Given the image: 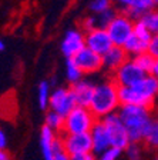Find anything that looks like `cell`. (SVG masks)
Returning a JSON list of instances; mask_svg holds the SVG:
<instances>
[{
	"mask_svg": "<svg viewBox=\"0 0 158 160\" xmlns=\"http://www.w3.org/2000/svg\"><path fill=\"white\" fill-rule=\"evenodd\" d=\"M127 60H128V56L124 52V49L122 47H117V46H113L107 53L101 56L103 67L107 72H113V73L117 69H120Z\"/></svg>",
	"mask_w": 158,
	"mask_h": 160,
	"instance_id": "17",
	"label": "cell"
},
{
	"mask_svg": "<svg viewBox=\"0 0 158 160\" xmlns=\"http://www.w3.org/2000/svg\"><path fill=\"white\" fill-rule=\"evenodd\" d=\"M120 9L125 12V16H128L132 22H138L145 13H148L154 9L152 0H115Z\"/></svg>",
	"mask_w": 158,
	"mask_h": 160,
	"instance_id": "12",
	"label": "cell"
},
{
	"mask_svg": "<svg viewBox=\"0 0 158 160\" xmlns=\"http://www.w3.org/2000/svg\"><path fill=\"white\" fill-rule=\"evenodd\" d=\"M132 60H134L135 64H137V66H138L145 74H151V70H152V66H154L155 60L152 59L147 52H145V53L138 54V56H135Z\"/></svg>",
	"mask_w": 158,
	"mask_h": 160,
	"instance_id": "22",
	"label": "cell"
},
{
	"mask_svg": "<svg viewBox=\"0 0 158 160\" xmlns=\"http://www.w3.org/2000/svg\"><path fill=\"white\" fill-rule=\"evenodd\" d=\"M151 76H154L158 80V60L154 62V66H152V70H151Z\"/></svg>",
	"mask_w": 158,
	"mask_h": 160,
	"instance_id": "36",
	"label": "cell"
},
{
	"mask_svg": "<svg viewBox=\"0 0 158 160\" xmlns=\"http://www.w3.org/2000/svg\"><path fill=\"white\" fill-rule=\"evenodd\" d=\"M147 53H148L154 60H158V34H157V36H152L151 37Z\"/></svg>",
	"mask_w": 158,
	"mask_h": 160,
	"instance_id": "30",
	"label": "cell"
},
{
	"mask_svg": "<svg viewBox=\"0 0 158 160\" xmlns=\"http://www.w3.org/2000/svg\"><path fill=\"white\" fill-rule=\"evenodd\" d=\"M121 150L114 149V147H108L107 150H104L101 154L97 156V160H120L121 157Z\"/></svg>",
	"mask_w": 158,
	"mask_h": 160,
	"instance_id": "29",
	"label": "cell"
},
{
	"mask_svg": "<svg viewBox=\"0 0 158 160\" xmlns=\"http://www.w3.org/2000/svg\"><path fill=\"white\" fill-rule=\"evenodd\" d=\"M81 70L76 66V63L73 62V59H67V63H66V77H67V82L71 84L77 83L81 80Z\"/></svg>",
	"mask_w": 158,
	"mask_h": 160,
	"instance_id": "23",
	"label": "cell"
},
{
	"mask_svg": "<svg viewBox=\"0 0 158 160\" xmlns=\"http://www.w3.org/2000/svg\"><path fill=\"white\" fill-rule=\"evenodd\" d=\"M89 9L96 16V14H100L105 10L111 9V0H91L89 4Z\"/></svg>",
	"mask_w": 158,
	"mask_h": 160,
	"instance_id": "26",
	"label": "cell"
},
{
	"mask_svg": "<svg viewBox=\"0 0 158 160\" xmlns=\"http://www.w3.org/2000/svg\"><path fill=\"white\" fill-rule=\"evenodd\" d=\"M63 150L70 156L91 152V139L89 133L81 134H64L61 137Z\"/></svg>",
	"mask_w": 158,
	"mask_h": 160,
	"instance_id": "10",
	"label": "cell"
},
{
	"mask_svg": "<svg viewBox=\"0 0 158 160\" xmlns=\"http://www.w3.org/2000/svg\"><path fill=\"white\" fill-rule=\"evenodd\" d=\"M94 87H96V84H93L91 82L83 80V79L70 87V92H71L73 99L76 102V106L89 107L93 93H94Z\"/></svg>",
	"mask_w": 158,
	"mask_h": 160,
	"instance_id": "16",
	"label": "cell"
},
{
	"mask_svg": "<svg viewBox=\"0 0 158 160\" xmlns=\"http://www.w3.org/2000/svg\"><path fill=\"white\" fill-rule=\"evenodd\" d=\"M84 47H86V44H84V33L77 29L67 30L61 40V44H60V50L67 59H73Z\"/></svg>",
	"mask_w": 158,
	"mask_h": 160,
	"instance_id": "11",
	"label": "cell"
},
{
	"mask_svg": "<svg viewBox=\"0 0 158 160\" xmlns=\"http://www.w3.org/2000/svg\"><path fill=\"white\" fill-rule=\"evenodd\" d=\"M71 160H97L96 154L94 153H81V154H76V156H71Z\"/></svg>",
	"mask_w": 158,
	"mask_h": 160,
	"instance_id": "32",
	"label": "cell"
},
{
	"mask_svg": "<svg viewBox=\"0 0 158 160\" xmlns=\"http://www.w3.org/2000/svg\"><path fill=\"white\" fill-rule=\"evenodd\" d=\"M132 33L137 37H140L141 40L147 42V43H150V40H151V37H152V34L147 30V27H145L140 20L138 22H134V32H132Z\"/></svg>",
	"mask_w": 158,
	"mask_h": 160,
	"instance_id": "27",
	"label": "cell"
},
{
	"mask_svg": "<svg viewBox=\"0 0 158 160\" xmlns=\"http://www.w3.org/2000/svg\"><path fill=\"white\" fill-rule=\"evenodd\" d=\"M158 96V80L151 74H147L137 84L130 87H118V100L121 104H134L145 109L154 104Z\"/></svg>",
	"mask_w": 158,
	"mask_h": 160,
	"instance_id": "2",
	"label": "cell"
},
{
	"mask_svg": "<svg viewBox=\"0 0 158 160\" xmlns=\"http://www.w3.org/2000/svg\"><path fill=\"white\" fill-rule=\"evenodd\" d=\"M127 160H142V147L140 143H130L124 149Z\"/></svg>",
	"mask_w": 158,
	"mask_h": 160,
	"instance_id": "24",
	"label": "cell"
},
{
	"mask_svg": "<svg viewBox=\"0 0 158 160\" xmlns=\"http://www.w3.org/2000/svg\"><path fill=\"white\" fill-rule=\"evenodd\" d=\"M114 74H115V82L114 83L118 87L134 86V84L138 83L144 76H147V74H145L144 72L135 64V62L132 59L127 60L120 69L115 70Z\"/></svg>",
	"mask_w": 158,
	"mask_h": 160,
	"instance_id": "8",
	"label": "cell"
},
{
	"mask_svg": "<svg viewBox=\"0 0 158 160\" xmlns=\"http://www.w3.org/2000/svg\"><path fill=\"white\" fill-rule=\"evenodd\" d=\"M73 62L76 63V66L81 70V73H94L98 72L100 69H103V62L101 56H98L97 53L91 52L90 49L84 47L83 50H80L76 56L73 57Z\"/></svg>",
	"mask_w": 158,
	"mask_h": 160,
	"instance_id": "13",
	"label": "cell"
},
{
	"mask_svg": "<svg viewBox=\"0 0 158 160\" xmlns=\"http://www.w3.org/2000/svg\"><path fill=\"white\" fill-rule=\"evenodd\" d=\"M148 44L147 42H144V40H141L140 37H137L134 33L131 34V37H130L127 42H125V44L122 46V49H124V52L127 53V56H138V54L141 53H145L147 50H148Z\"/></svg>",
	"mask_w": 158,
	"mask_h": 160,
	"instance_id": "18",
	"label": "cell"
},
{
	"mask_svg": "<svg viewBox=\"0 0 158 160\" xmlns=\"http://www.w3.org/2000/svg\"><path fill=\"white\" fill-rule=\"evenodd\" d=\"M124 124L130 142L140 143L148 136L152 126V119L150 116V109L134 104H121L117 113Z\"/></svg>",
	"mask_w": 158,
	"mask_h": 160,
	"instance_id": "1",
	"label": "cell"
},
{
	"mask_svg": "<svg viewBox=\"0 0 158 160\" xmlns=\"http://www.w3.org/2000/svg\"><path fill=\"white\" fill-rule=\"evenodd\" d=\"M50 84L49 82H41L37 87V103H39L40 109H47L49 107V100H50Z\"/></svg>",
	"mask_w": 158,
	"mask_h": 160,
	"instance_id": "21",
	"label": "cell"
},
{
	"mask_svg": "<svg viewBox=\"0 0 158 160\" xmlns=\"http://www.w3.org/2000/svg\"><path fill=\"white\" fill-rule=\"evenodd\" d=\"M84 44L87 49L97 53L98 56L105 54L113 47L108 33L105 32V29H100V27L84 33Z\"/></svg>",
	"mask_w": 158,
	"mask_h": 160,
	"instance_id": "9",
	"label": "cell"
},
{
	"mask_svg": "<svg viewBox=\"0 0 158 160\" xmlns=\"http://www.w3.org/2000/svg\"><path fill=\"white\" fill-rule=\"evenodd\" d=\"M49 107L51 112L59 113L60 116L66 117L67 114L76 107V102L73 99V94L70 89L66 87H59V89L53 90L50 94Z\"/></svg>",
	"mask_w": 158,
	"mask_h": 160,
	"instance_id": "7",
	"label": "cell"
},
{
	"mask_svg": "<svg viewBox=\"0 0 158 160\" xmlns=\"http://www.w3.org/2000/svg\"><path fill=\"white\" fill-rule=\"evenodd\" d=\"M63 149L61 146V139H57L56 133L50 130L49 127L43 126L40 130V150L43 154L44 160H53L54 153Z\"/></svg>",
	"mask_w": 158,
	"mask_h": 160,
	"instance_id": "14",
	"label": "cell"
},
{
	"mask_svg": "<svg viewBox=\"0 0 158 160\" xmlns=\"http://www.w3.org/2000/svg\"><path fill=\"white\" fill-rule=\"evenodd\" d=\"M83 29H84V33H86V32H90V30L97 29V19L94 14L84 19V22H83Z\"/></svg>",
	"mask_w": 158,
	"mask_h": 160,
	"instance_id": "31",
	"label": "cell"
},
{
	"mask_svg": "<svg viewBox=\"0 0 158 160\" xmlns=\"http://www.w3.org/2000/svg\"><path fill=\"white\" fill-rule=\"evenodd\" d=\"M147 144L154 149H158V122H152V126L150 129L148 136L145 137Z\"/></svg>",
	"mask_w": 158,
	"mask_h": 160,
	"instance_id": "28",
	"label": "cell"
},
{
	"mask_svg": "<svg viewBox=\"0 0 158 160\" xmlns=\"http://www.w3.org/2000/svg\"><path fill=\"white\" fill-rule=\"evenodd\" d=\"M120 107L118 100V86L114 82H104L94 87L91 102L89 104V110L94 114V117L104 119L108 114L115 113Z\"/></svg>",
	"mask_w": 158,
	"mask_h": 160,
	"instance_id": "3",
	"label": "cell"
},
{
	"mask_svg": "<svg viewBox=\"0 0 158 160\" xmlns=\"http://www.w3.org/2000/svg\"><path fill=\"white\" fill-rule=\"evenodd\" d=\"M152 3H154V6H158V0H152Z\"/></svg>",
	"mask_w": 158,
	"mask_h": 160,
	"instance_id": "38",
	"label": "cell"
},
{
	"mask_svg": "<svg viewBox=\"0 0 158 160\" xmlns=\"http://www.w3.org/2000/svg\"><path fill=\"white\" fill-rule=\"evenodd\" d=\"M97 119L89 110V107L76 106L64 117L63 132L64 134H81L90 133V130L96 124Z\"/></svg>",
	"mask_w": 158,
	"mask_h": 160,
	"instance_id": "4",
	"label": "cell"
},
{
	"mask_svg": "<svg viewBox=\"0 0 158 160\" xmlns=\"http://www.w3.org/2000/svg\"><path fill=\"white\" fill-rule=\"evenodd\" d=\"M105 32L108 33L113 46L122 47L134 32V22L125 14H115L113 22L107 26Z\"/></svg>",
	"mask_w": 158,
	"mask_h": 160,
	"instance_id": "6",
	"label": "cell"
},
{
	"mask_svg": "<svg viewBox=\"0 0 158 160\" xmlns=\"http://www.w3.org/2000/svg\"><path fill=\"white\" fill-rule=\"evenodd\" d=\"M2 50H4V42L3 40H0V52H2Z\"/></svg>",
	"mask_w": 158,
	"mask_h": 160,
	"instance_id": "37",
	"label": "cell"
},
{
	"mask_svg": "<svg viewBox=\"0 0 158 160\" xmlns=\"http://www.w3.org/2000/svg\"><path fill=\"white\" fill-rule=\"evenodd\" d=\"M101 123L104 124L107 133H108L110 137V146L114 147V149L118 150H124L125 147L128 146L131 142H130L128 133L125 130L124 124H122L121 119L117 113H113L105 116L104 119H101Z\"/></svg>",
	"mask_w": 158,
	"mask_h": 160,
	"instance_id": "5",
	"label": "cell"
},
{
	"mask_svg": "<svg viewBox=\"0 0 158 160\" xmlns=\"http://www.w3.org/2000/svg\"><path fill=\"white\" fill-rule=\"evenodd\" d=\"M115 14L117 13H115L113 9H108V10H105V12H103V13H100V14H96L97 27H100V29H107V26L113 22V19L115 17Z\"/></svg>",
	"mask_w": 158,
	"mask_h": 160,
	"instance_id": "25",
	"label": "cell"
},
{
	"mask_svg": "<svg viewBox=\"0 0 158 160\" xmlns=\"http://www.w3.org/2000/svg\"><path fill=\"white\" fill-rule=\"evenodd\" d=\"M140 22L147 27V30H148L152 36H157L158 34V10L152 9L151 12L145 13L144 16L140 19Z\"/></svg>",
	"mask_w": 158,
	"mask_h": 160,
	"instance_id": "19",
	"label": "cell"
},
{
	"mask_svg": "<svg viewBox=\"0 0 158 160\" xmlns=\"http://www.w3.org/2000/svg\"><path fill=\"white\" fill-rule=\"evenodd\" d=\"M157 160H158V157H157Z\"/></svg>",
	"mask_w": 158,
	"mask_h": 160,
	"instance_id": "40",
	"label": "cell"
},
{
	"mask_svg": "<svg viewBox=\"0 0 158 160\" xmlns=\"http://www.w3.org/2000/svg\"><path fill=\"white\" fill-rule=\"evenodd\" d=\"M53 160H71V156H70V154H67L63 149H60L59 152H56V153H54Z\"/></svg>",
	"mask_w": 158,
	"mask_h": 160,
	"instance_id": "33",
	"label": "cell"
},
{
	"mask_svg": "<svg viewBox=\"0 0 158 160\" xmlns=\"http://www.w3.org/2000/svg\"><path fill=\"white\" fill-rule=\"evenodd\" d=\"M44 126L49 127L50 130H53L54 133L57 132H61L63 130V124H64V117L60 116L59 113H54L50 110L49 113L46 114V119H44Z\"/></svg>",
	"mask_w": 158,
	"mask_h": 160,
	"instance_id": "20",
	"label": "cell"
},
{
	"mask_svg": "<svg viewBox=\"0 0 158 160\" xmlns=\"http://www.w3.org/2000/svg\"><path fill=\"white\" fill-rule=\"evenodd\" d=\"M0 160H12V156H10V153L6 149L0 150Z\"/></svg>",
	"mask_w": 158,
	"mask_h": 160,
	"instance_id": "35",
	"label": "cell"
},
{
	"mask_svg": "<svg viewBox=\"0 0 158 160\" xmlns=\"http://www.w3.org/2000/svg\"><path fill=\"white\" fill-rule=\"evenodd\" d=\"M7 147V136L2 127H0V150H4Z\"/></svg>",
	"mask_w": 158,
	"mask_h": 160,
	"instance_id": "34",
	"label": "cell"
},
{
	"mask_svg": "<svg viewBox=\"0 0 158 160\" xmlns=\"http://www.w3.org/2000/svg\"><path fill=\"white\" fill-rule=\"evenodd\" d=\"M90 139H91V153L94 154H101L104 150H107L110 146V137L108 133L105 130L104 124L100 122H96V124L93 126V129L90 130Z\"/></svg>",
	"mask_w": 158,
	"mask_h": 160,
	"instance_id": "15",
	"label": "cell"
},
{
	"mask_svg": "<svg viewBox=\"0 0 158 160\" xmlns=\"http://www.w3.org/2000/svg\"><path fill=\"white\" fill-rule=\"evenodd\" d=\"M0 116H2V113H0Z\"/></svg>",
	"mask_w": 158,
	"mask_h": 160,
	"instance_id": "39",
	"label": "cell"
}]
</instances>
